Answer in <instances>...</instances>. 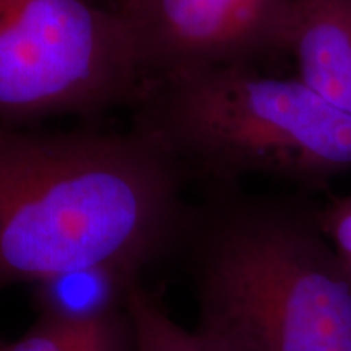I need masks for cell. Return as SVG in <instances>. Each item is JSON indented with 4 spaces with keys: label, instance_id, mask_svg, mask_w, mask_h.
I'll list each match as a JSON object with an SVG mask.
<instances>
[{
    "label": "cell",
    "instance_id": "cell-1",
    "mask_svg": "<svg viewBox=\"0 0 351 351\" xmlns=\"http://www.w3.org/2000/svg\"><path fill=\"white\" fill-rule=\"evenodd\" d=\"M186 171L135 130L0 129V288L111 263L140 271L192 208Z\"/></svg>",
    "mask_w": 351,
    "mask_h": 351
},
{
    "label": "cell",
    "instance_id": "cell-2",
    "mask_svg": "<svg viewBox=\"0 0 351 351\" xmlns=\"http://www.w3.org/2000/svg\"><path fill=\"white\" fill-rule=\"evenodd\" d=\"M202 332L230 351H351V271L296 202L192 208Z\"/></svg>",
    "mask_w": 351,
    "mask_h": 351
},
{
    "label": "cell",
    "instance_id": "cell-3",
    "mask_svg": "<svg viewBox=\"0 0 351 351\" xmlns=\"http://www.w3.org/2000/svg\"><path fill=\"white\" fill-rule=\"evenodd\" d=\"M130 108L134 129L187 176L320 184L351 173V117L296 75L228 65L148 78Z\"/></svg>",
    "mask_w": 351,
    "mask_h": 351
},
{
    "label": "cell",
    "instance_id": "cell-4",
    "mask_svg": "<svg viewBox=\"0 0 351 351\" xmlns=\"http://www.w3.org/2000/svg\"><path fill=\"white\" fill-rule=\"evenodd\" d=\"M116 8L91 0H0V122L103 116L142 88Z\"/></svg>",
    "mask_w": 351,
    "mask_h": 351
},
{
    "label": "cell",
    "instance_id": "cell-5",
    "mask_svg": "<svg viewBox=\"0 0 351 351\" xmlns=\"http://www.w3.org/2000/svg\"><path fill=\"white\" fill-rule=\"evenodd\" d=\"M143 80L287 56L293 0H122Z\"/></svg>",
    "mask_w": 351,
    "mask_h": 351
},
{
    "label": "cell",
    "instance_id": "cell-6",
    "mask_svg": "<svg viewBox=\"0 0 351 351\" xmlns=\"http://www.w3.org/2000/svg\"><path fill=\"white\" fill-rule=\"evenodd\" d=\"M287 56L301 82L351 117V0H293Z\"/></svg>",
    "mask_w": 351,
    "mask_h": 351
},
{
    "label": "cell",
    "instance_id": "cell-7",
    "mask_svg": "<svg viewBox=\"0 0 351 351\" xmlns=\"http://www.w3.org/2000/svg\"><path fill=\"white\" fill-rule=\"evenodd\" d=\"M138 271L111 263H95L52 275L38 285L41 317L73 326H90L125 309Z\"/></svg>",
    "mask_w": 351,
    "mask_h": 351
},
{
    "label": "cell",
    "instance_id": "cell-8",
    "mask_svg": "<svg viewBox=\"0 0 351 351\" xmlns=\"http://www.w3.org/2000/svg\"><path fill=\"white\" fill-rule=\"evenodd\" d=\"M125 314L134 351H230L200 328L189 332L178 326L138 282L127 296Z\"/></svg>",
    "mask_w": 351,
    "mask_h": 351
},
{
    "label": "cell",
    "instance_id": "cell-9",
    "mask_svg": "<svg viewBox=\"0 0 351 351\" xmlns=\"http://www.w3.org/2000/svg\"><path fill=\"white\" fill-rule=\"evenodd\" d=\"M96 324L73 326L60 320L41 317L36 326L29 328L20 339L10 343H0V351H77L85 343Z\"/></svg>",
    "mask_w": 351,
    "mask_h": 351
},
{
    "label": "cell",
    "instance_id": "cell-10",
    "mask_svg": "<svg viewBox=\"0 0 351 351\" xmlns=\"http://www.w3.org/2000/svg\"><path fill=\"white\" fill-rule=\"evenodd\" d=\"M320 228L343 258H351V195L332 200L317 212Z\"/></svg>",
    "mask_w": 351,
    "mask_h": 351
},
{
    "label": "cell",
    "instance_id": "cell-11",
    "mask_svg": "<svg viewBox=\"0 0 351 351\" xmlns=\"http://www.w3.org/2000/svg\"><path fill=\"white\" fill-rule=\"evenodd\" d=\"M77 351H134L125 309L96 324L85 343Z\"/></svg>",
    "mask_w": 351,
    "mask_h": 351
},
{
    "label": "cell",
    "instance_id": "cell-12",
    "mask_svg": "<svg viewBox=\"0 0 351 351\" xmlns=\"http://www.w3.org/2000/svg\"><path fill=\"white\" fill-rule=\"evenodd\" d=\"M91 2L98 3V5H103V7H109V8H116L122 0H91Z\"/></svg>",
    "mask_w": 351,
    "mask_h": 351
},
{
    "label": "cell",
    "instance_id": "cell-13",
    "mask_svg": "<svg viewBox=\"0 0 351 351\" xmlns=\"http://www.w3.org/2000/svg\"><path fill=\"white\" fill-rule=\"evenodd\" d=\"M345 262H346V265H348V269L351 271V258H345Z\"/></svg>",
    "mask_w": 351,
    "mask_h": 351
}]
</instances>
